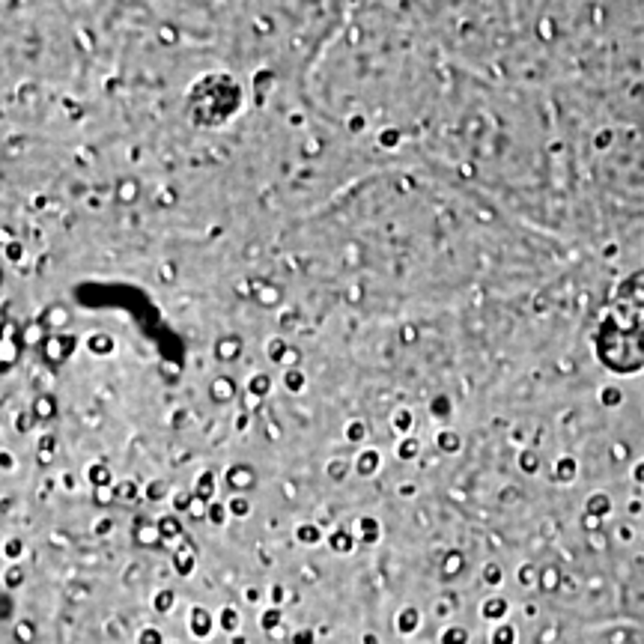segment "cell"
Listing matches in <instances>:
<instances>
[{
    "label": "cell",
    "instance_id": "obj_1",
    "mask_svg": "<svg viewBox=\"0 0 644 644\" xmlns=\"http://www.w3.org/2000/svg\"><path fill=\"white\" fill-rule=\"evenodd\" d=\"M212 90H215L212 75H209V78H203V81H197V87L191 90V95H194V99H200V95H203V105L191 108V113H194V119H197V123H209V108H215V110H218V119H224V116H227V113H233V110H236V105H239V87H236V84H230V87H227L221 95H215Z\"/></svg>",
    "mask_w": 644,
    "mask_h": 644
},
{
    "label": "cell",
    "instance_id": "obj_2",
    "mask_svg": "<svg viewBox=\"0 0 644 644\" xmlns=\"http://www.w3.org/2000/svg\"><path fill=\"white\" fill-rule=\"evenodd\" d=\"M224 480H227V486L230 489H236V492H242V489H251L254 486V468L251 465H230V471L224 474Z\"/></svg>",
    "mask_w": 644,
    "mask_h": 644
},
{
    "label": "cell",
    "instance_id": "obj_3",
    "mask_svg": "<svg viewBox=\"0 0 644 644\" xmlns=\"http://www.w3.org/2000/svg\"><path fill=\"white\" fill-rule=\"evenodd\" d=\"M72 349H75V337H51L45 343V358L51 364H57V361H63V358H69Z\"/></svg>",
    "mask_w": 644,
    "mask_h": 644
},
{
    "label": "cell",
    "instance_id": "obj_4",
    "mask_svg": "<svg viewBox=\"0 0 644 644\" xmlns=\"http://www.w3.org/2000/svg\"><path fill=\"white\" fill-rule=\"evenodd\" d=\"M33 415H36L39 421L57 418V397H54V394H39L36 403H33Z\"/></svg>",
    "mask_w": 644,
    "mask_h": 644
},
{
    "label": "cell",
    "instance_id": "obj_5",
    "mask_svg": "<svg viewBox=\"0 0 644 644\" xmlns=\"http://www.w3.org/2000/svg\"><path fill=\"white\" fill-rule=\"evenodd\" d=\"M209 394H212V400H215V403H230V400L236 397V385H233V379H227V376H218V379L212 382Z\"/></svg>",
    "mask_w": 644,
    "mask_h": 644
},
{
    "label": "cell",
    "instance_id": "obj_6",
    "mask_svg": "<svg viewBox=\"0 0 644 644\" xmlns=\"http://www.w3.org/2000/svg\"><path fill=\"white\" fill-rule=\"evenodd\" d=\"M239 352H242V340L239 337H224L215 346V355H218L221 361H233V358H239Z\"/></svg>",
    "mask_w": 644,
    "mask_h": 644
},
{
    "label": "cell",
    "instance_id": "obj_7",
    "mask_svg": "<svg viewBox=\"0 0 644 644\" xmlns=\"http://www.w3.org/2000/svg\"><path fill=\"white\" fill-rule=\"evenodd\" d=\"M272 391V379L266 376V373H257V376H251V382H248V397L254 394V400H262Z\"/></svg>",
    "mask_w": 644,
    "mask_h": 644
},
{
    "label": "cell",
    "instance_id": "obj_8",
    "mask_svg": "<svg viewBox=\"0 0 644 644\" xmlns=\"http://www.w3.org/2000/svg\"><path fill=\"white\" fill-rule=\"evenodd\" d=\"M87 349L92 355H110L113 352V337H108V334H92V337H87Z\"/></svg>",
    "mask_w": 644,
    "mask_h": 644
},
{
    "label": "cell",
    "instance_id": "obj_9",
    "mask_svg": "<svg viewBox=\"0 0 644 644\" xmlns=\"http://www.w3.org/2000/svg\"><path fill=\"white\" fill-rule=\"evenodd\" d=\"M212 492H215V474H212V471H200L197 483H194V498L209 501V498H212Z\"/></svg>",
    "mask_w": 644,
    "mask_h": 644
},
{
    "label": "cell",
    "instance_id": "obj_10",
    "mask_svg": "<svg viewBox=\"0 0 644 644\" xmlns=\"http://www.w3.org/2000/svg\"><path fill=\"white\" fill-rule=\"evenodd\" d=\"M379 462H382V457H379V450H364L361 457H358V462H355V468L361 471V474H373L376 468H379Z\"/></svg>",
    "mask_w": 644,
    "mask_h": 644
},
{
    "label": "cell",
    "instance_id": "obj_11",
    "mask_svg": "<svg viewBox=\"0 0 644 644\" xmlns=\"http://www.w3.org/2000/svg\"><path fill=\"white\" fill-rule=\"evenodd\" d=\"M90 480L99 486V489L110 486V471H108V465H105V462H92V465H90Z\"/></svg>",
    "mask_w": 644,
    "mask_h": 644
},
{
    "label": "cell",
    "instance_id": "obj_12",
    "mask_svg": "<svg viewBox=\"0 0 644 644\" xmlns=\"http://www.w3.org/2000/svg\"><path fill=\"white\" fill-rule=\"evenodd\" d=\"M436 444H439V450H444V453H457V450H460V436L450 433V429H444V433L436 436Z\"/></svg>",
    "mask_w": 644,
    "mask_h": 644
},
{
    "label": "cell",
    "instance_id": "obj_13",
    "mask_svg": "<svg viewBox=\"0 0 644 644\" xmlns=\"http://www.w3.org/2000/svg\"><path fill=\"white\" fill-rule=\"evenodd\" d=\"M51 457H54V436L45 433V436L39 439V460L48 465V462H51Z\"/></svg>",
    "mask_w": 644,
    "mask_h": 644
},
{
    "label": "cell",
    "instance_id": "obj_14",
    "mask_svg": "<svg viewBox=\"0 0 644 644\" xmlns=\"http://www.w3.org/2000/svg\"><path fill=\"white\" fill-rule=\"evenodd\" d=\"M418 450H421V444H418V439H412V436H405L403 442H400V457L403 460H412V457H418Z\"/></svg>",
    "mask_w": 644,
    "mask_h": 644
},
{
    "label": "cell",
    "instance_id": "obj_15",
    "mask_svg": "<svg viewBox=\"0 0 644 644\" xmlns=\"http://www.w3.org/2000/svg\"><path fill=\"white\" fill-rule=\"evenodd\" d=\"M283 382H286V388H290V391H301V388H304V373L295 370V367H290V370H286V376H283Z\"/></svg>",
    "mask_w": 644,
    "mask_h": 644
},
{
    "label": "cell",
    "instance_id": "obj_16",
    "mask_svg": "<svg viewBox=\"0 0 644 644\" xmlns=\"http://www.w3.org/2000/svg\"><path fill=\"white\" fill-rule=\"evenodd\" d=\"M429 409H433L436 418H447V415H450V400H447L444 394H439V397L433 400V405H429Z\"/></svg>",
    "mask_w": 644,
    "mask_h": 644
},
{
    "label": "cell",
    "instance_id": "obj_17",
    "mask_svg": "<svg viewBox=\"0 0 644 644\" xmlns=\"http://www.w3.org/2000/svg\"><path fill=\"white\" fill-rule=\"evenodd\" d=\"M134 197H137V182H134V179H126L123 185H119V200H123V203H131Z\"/></svg>",
    "mask_w": 644,
    "mask_h": 644
},
{
    "label": "cell",
    "instance_id": "obj_18",
    "mask_svg": "<svg viewBox=\"0 0 644 644\" xmlns=\"http://www.w3.org/2000/svg\"><path fill=\"white\" fill-rule=\"evenodd\" d=\"M266 352H269L272 361H280V358L286 355V343H283V340H269V343H266Z\"/></svg>",
    "mask_w": 644,
    "mask_h": 644
},
{
    "label": "cell",
    "instance_id": "obj_19",
    "mask_svg": "<svg viewBox=\"0 0 644 644\" xmlns=\"http://www.w3.org/2000/svg\"><path fill=\"white\" fill-rule=\"evenodd\" d=\"M158 528H161V534H164V537H176V534H179V522H176L173 516H167V519H161V522H158Z\"/></svg>",
    "mask_w": 644,
    "mask_h": 644
},
{
    "label": "cell",
    "instance_id": "obj_20",
    "mask_svg": "<svg viewBox=\"0 0 644 644\" xmlns=\"http://www.w3.org/2000/svg\"><path fill=\"white\" fill-rule=\"evenodd\" d=\"M391 421H394V426H397V429H403V433H405V429L412 426V415L405 412V409H400V412H397V415H394Z\"/></svg>",
    "mask_w": 644,
    "mask_h": 644
},
{
    "label": "cell",
    "instance_id": "obj_21",
    "mask_svg": "<svg viewBox=\"0 0 644 644\" xmlns=\"http://www.w3.org/2000/svg\"><path fill=\"white\" fill-rule=\"evenodd\" d=\"M209 629V617H206V611H194V635H203Z\"/></svg>",
    "mask_w": 644,
    "mask_h": 644
},
{
    "label": "cell",
    "instance_id": "obj_22",
    "mask_svg": "<svg viewBox=\"0 0 644 644\" xmlns=\"http://www.w3.org/2000/svg\"><path fill=\"white\" fill-rule=\"evenodd\" d=\"M346 439H349V442H361V439H364V423H358V421L349 423V426H346Z\"/></svg>",
    "mask_w": 644,
    "mask_h": 644
},
{
    "label": "cell",
    "instance_id": "obj_23",
    "mask_svg": "<svg viewBox=\"0 0 644 644\" xmlns=\"http://www.w3.org/2000/svg\"><path fill=\"white\" fill-rule=\"evenodd\" d=\"M42 334H45V322H36V325H30V328H27V334H24V340H27V343H33V340H42Z\"/></svg>",
    "mask_w": 644,
    "mask_h": 644
},
{
    "label": "cell",
    "instance_id": "obj_24",
    "mask_svg": "<svg viewBox=\"0 0 644 644\" xmlns=\"http://www.w3.org/2000/svg\"><path fill=\"white\" fill-rule=\"evenodd\" d=\"M331 543H334V549H337V552H343V549H349V546H352V537H349L346 531H337Z\"/></svg>",
    "mask_w": 644,
    "mask_h": 644
},
{
    "label": "cell",
    "instance_id": "obj_25",
    "mask_svg": "<svg viewBox=\"0 0 644 644\" xmlns=\"http://www.w3.org/2000/svg\"><path fill=\"white\" fill-rule=\"evenodd\" d=\"M116 495H119V498H134V495H137V486H134V480H126V483H119V486H116Z\"/></svg>",
    "mask_w": 644,
    "mask_h": 644
},
{
    "label": "cell",
    "instance_id": "obj_26",
    "mask_svg": "<svg viewBox=\"0 0 644 644\" xmlns=\"http://www.w3.org/2000/svg\"><path fill=\"white\" fill-rule=\"evenodd\" d=\"M400 143V131L397 129H385L382 131V147H397Z\"/></svg>",
    "mask_w": 644,
    "mask_h": 644
},
{
    "label": "cell",
    "instance_id": "obj_27",
    "mask_svg": "<svg viewBox=\"0 0 644 644\" xmlns=\"http://www.w3.org/2000/svg\"><path fill=\"white\" fill-rule=\"evenodd\" d=\"M158 39H161V42H164V45H173V42H176V39H179V36H176V30H173V27H170V24H164V27H161V30H158Z\"/></svg>",
    "mask_w": 644,
    "mask_h": 644
},
{
    "label": "cell",
    "instance_id": "obj_28",
    "mask_svg": "<svg viewBox=\"0 0 644 644\" xmlns=\"http://www.w3.org/2000/svg\"><path fill=\"white\" fill-rule=\"evenodd\" d=\"M230 510L236 513V516H248V510H251V504L245 498H233V504H230Z\"/></svg>",
    "mask_w": 644,
    "mask_h": 644
},
{
    "label": "cell",
    "instance_id": "obj_29",
    "mask_svg": "<svg viewBox=\"0 0 644 644\" xmlns=\"http://www.w3.org/2000/svg\"><path fill=\"white\" fill-rule=\"evenodd\" d=\"M209 519H212V522H224V519H227V507H224V504H212V507H209Z\"/></svg>",
    "mask_w": 644,
    "mask_h": 644
},
{
    "label": "cell",
    "instance_id": "obj_30",
    "mask_svg": "<svg viewBox=\"0 0 644 644\" xmlns=\"http://www.w3.org/2000/svg\"><path fill=\"white\" fill-rule=\"evenodd\" d=\"M361 528H364V540L373 543V540H376V531H379V528H376V522H373V519H364V522H361Z\"/></svg>",
    "mask_w": 644,
    "mask_h": 644
},
{
    "label": "cell",
    "instance_id": "obj_31",
    "mask_svg": "<svg viewBox=\"0 0 644 644\" xmlns=\"http://www.w3.org/2000/svg\"><path fill=\"white\" fill-rule=\"evenodd\" d=\"M343 471H346V462H343V460H334V462L328 465V474L334 477V480H340V477H343Z\"/></svg>",
    "mask_w": 644,
    "mask_h": 644
},
{
    "label": "cell",
    "instance_id": "obj_32",
    "mask_svg": "<svg viewBox=\"0 0 644 644\" xmlns=\"http://www.w3.org/2000/svg\"><path fill=\"white\" fill-rule=\"evenodd\" d=\"M191 498H194V492H182V495H176V498H173V507H176V510H188Z\"/></svg>",
    "mask_w": 644,
    "mask_h": 644
},
{
    "label": "cell",
    "instance_id": "obj_33",
    "mask_svg": "<svg viewBox=\"0 0 644 644\" xmlns=\"http://www.w3.org/2000/svg\"><path fill=\"white\" fill-rule=\"evenodd\" d=\"M519 462H522L525 471H534V468H537V457H534V453H522V460H519Z\"/></svg>",
    "mask_w": 644,
    "mask_h": 644
},
{
    "label": "cell",
    "instance_id": "obj_34",
    "mask_svg": "<svg viewBox=\"0 0 644 644\" xmlns=\"http://www.w3.org/2000/svg\"><path fill=\"white\" fill-rule=\"evenodd\" d=\"M298 537H301L304 543H313L319 534H316V528H310V525H307V528H298Z\"/></svg>",
    "mask_w": 644,
    "mask_h": 644
},
{
    "label": "cell",
    "instance_id": "obj_35",
    "mask_svg": "<svg viewBox=\"0 0 644 644\" xmlns=\"http://www.w3.org/2000/svg\"><path fill=\"white\" fill-rule=\"evenodd\" d=\"M6 257H9L12 262H18V259H21V245H18V242H9V245H6Z\"/></svg>",
    "mask_w": 644,
    "mask_h": 644
},
{
    "label": "cell",
    "instance_id": "obj_36",
    "mask_svg": "<svg viewBox=\"0 0 644 644\" xmlns=\"http://www.w3.org/2000/svg\"><path fill=\"white\" fill-rule=\"evenodd\" d=\"M147 495H149V498H161V495H164V483H161V480H158V483H149V486H147Z\"/></svg>",
    "mask_w": 644,
    "mask_h": 644
},
{
    "label": "cell",
    "instance_id": "obj_37",
    "mask_svg": "<svg viewBox=\"0 0 644 644\" xmlns=\"http://www.w3.org/2000/svg\"><path fill=\"white\" fill-rule=\"evenodd\" d=\"M143 644H161V635L152 632V629H147V632H143Z\"/></svg>",
    "mask_w": 644,
    "mask_h": 644
},
{
    "label": "cell",
    "instance_id": "obj_38",
    "mask_svg": "<svg viewBox=\"0 0 644 644\" xmlns=\"http://www.w3.org/2000/svg\"><path fill=\"white\" fill-rule=\"evenodd\" d=\"M415 337H418V331H415L412 325H405V328H403V340H405V343H415Z\"/></svg>",
    "mask_w": 644,
    "mask_h": 644
},
{
    "label": "cell",
    "instance_id": "obj_39",
    "mask_svg": "<svg viewBox=\"0 0 644 644\" xmlns=\"http://www.w3.org/2000/svg\"><path fill=\"white\" fill-rule=\"evenodd\" d=\"M18 552H21V543H18V540H12V543H6V555H9V558H15Z\"/></svg>",
    "mask_w": 644,
    "mask_h": 644
},
{
    "label": "cell",
    "instance_id": "obj_40",
    "mask_svg": "<svg viewBox=\"0 0 644 644\" xmlns=\"http://www.w3.org/2000/svg\"><path fill=\"white\" fill-rule=\"evenodd\" d=\"M447 644H462V632H460V629H450V632H447Z\"/></svg>",
    "mask_w": 644,
    "mask_h": 644
},
{
    "label": "cell",
    "instance_id": "obj_41",
    "mask_svg": "<svg viewBox=\"0 0 644 644\" xmlns=\"http://www.w3.org/2000/svg\"><path fill=\"white\" fill-rule=\"evenodd\" d=\"M501 608H504V603H486V614H501Z\"/></svg>",
    "mask_w": 644,
    "mask_h": 644
},
{
    "label": "cell",
    "instance_id": "obj_42",
    "mask_svg": "<svg viewBox=\"0 0 644 644\" xmlns=\"http://www.w3.org/2000/svg\"><path fill=\"white\" fill-rule=\"evenodd\" d=\"M349 126H352V131H361V129H364V119H361V116H355Z\"/></svg>",
    "mask_w": 644,
    "mask_h": 644
},
{
    "label": "cell",
    "instance_id": "obj_43",
    "mask_svg": "<svg viewBox=\"0 0 644 644\" xmlns=\"http://www.w3.org/2000/svg\"><path fill=\"white\" fill-rule=\"evenodd\" d=\"M236 624V614L233 611H224V626H233Z\"/></svg>",
    "mask_w": 644,
    "mask_h": 644
},
{
    "label": "cell",
    "instance_id": "obj_44",
    "mask_svg": "<svg viewBox=\"0 0 644 644\" xmlns=\"http://www.w3.org/2000/svg\"><path fill=\"white\" fill-rule=\"evenodd\" d=\"M236 426H239V429H245V426H248V415H245V412H242V415H239V421H236Z\"/></svg>",
    "mask_w": 644,
    "mask_h": 644
}]
</instances>
